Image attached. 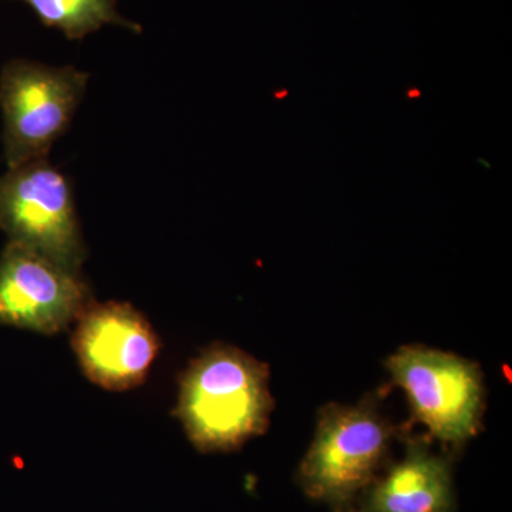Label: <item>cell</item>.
<instances>
[{
    "label": "cell",
    "instance_id": "obj_1",
    "mask_svg": "<svg viewBox=\"0 0 512 512\" xmlns=\"http://www.w3.org/2000/svg\"><path fill=\"white\" fill-rule=\"evenodd\" d=\"M274 400L266 363L215 343L195 357L180 379L174 416L201 453L232 451L264 434Z\"/></svg>",
    "mask_w": 512,
    "mask_h": 512
},
{
    "label": "cell",
    "instance_id": "obj_2",
    "mask_svg": "<svg viewBox=\"0 0 512 512\" xmlns=\"http://www.w3.org/2000/svg\"><path fill=\"white\" fill-rule=\"evenodd\" d=\"M89 74L76 67L12 60L0 73L3 153L8 168L49 158L86 94Z\"/></svg>",
    "mask_w": 512,
    "mask_h": 512
},
{
    "label": "cell",
    "instance_id": "obj_3",
    "mask_svg": "<svg viewBox=\"0 0 512 512\" xmlns=\"http://www.w3.org/2000/svg\"><path fill=\"white\" fill-rule=\"evenodd\" d=\"M0 229L9 242L82 274L86 247L72 184L49 158L8 168L0 177Z\"/></svg>",
    "mask_w": 512,
    "mask_h": 512
},
{
    "label": "cell",
    "instance_id": "obj_4",
    "mask_svg": "<svg viewBox=\"0 0 512 512\" xmlns=\"http://www.w3.org/2000/svg\"><path fill=\"white\" fill-rule=\"evenodd\" d=\"M390 430L372 404H330L299 467V483L313 500L343 507L375 477Z\"/></svg>",
    "mask_w": 512,
    "mask_h": 512
},
{
    "label": "cell",
    "instance_id": "obj_5",
    "mask_svg": "<svg viewBox=\"0 0 512 512\" xmlns=\"http://www.w3.org/2000/svg\"><path fill=\"white\" fill-rule=\"evenodd\" d=\"M386 367L409 397L416 419L437 439L458 444L477 434L484 387L476 363L424 346H403Z\"/></svg>",
    "mask_w": 512,
    "mask_h": 512
},
{
    "label": "cell",
    "instance_id": "obj_6",
    "mask_svg": "<svg viewBox=\"0 0 512 512\" xmlns=\"http://www.w3.org/2000/svg\"><path fill=\"white\" fill-rule=\"evenodd\" d=\"M92 301L82 274L8 241L0 255V325L57 335Z\"/></svg>",
    "mask_w": 512,
    "mask_h": 512
},
{
    "label": "cell",
    "instance_id": "obj_7",
    "mask_svg": "<svg viewBox=\"0 0 512 512\" xmlns=\"http://www.w3.org/2000/svg\"><path fill=\"white\" fill-rule=\"evenodd\" d=\"M146 316L127 302H90L74 322L72 348L84 376L110 392L146 382L160 353Z\"/></svg>",
    "mask_w": 512,
    "mask_h": 512
},
{
    "label": "cell",
    "instance_id": "obj_8",
    "mask_svg": "<svg viewBox=\"0 0 512 512\" xmlns=\"http://www.w3.org/2000/svg\"><path fill=\"white\" fill-rule=\"evenodd\" d=\"M453 481L444 458L410 447L406 457L373 485L365 512H450Z\"/></svg>",
    "mask_w": 512,
    "mask_h": 512
},
{
    "label": "cell",
    "instance_id": "obj_9",
    "mask_svg": "<svg viewBox=\"0 0 512 512\" xmlns=\"http://www.w3.org/2000/svg\"><path fill=\"white\" fill-rule=\"evenodd\" d=\"M35 12L47 28H56L70 40H80L106 25H117L134 33L141 26L124 19L117 10L119 0H19Z\"/></svg>",
    "mask_w": 512,
    "mask_h": 512
},
{
    "label": "cell",
    "instance_id": "obj_10",
    "mask_svg": "<svg viewBox=\"0 0 512 512\" xmlns=\"http://www.w3.org/2000/svg\"><path fill=\"white\" fill-rule=\"evenodd\" d=\"M338 512H365V511H355V510H350V508L339 507Z\"/></svg>",
    "mask_w": 512,
    "mask_h": 512
},
{
    "label": "cell",
    "instance_id": "obj_11",
    "mask_svg": "<svg viewBox=\"0 0 512 512\" xmlns=\"http://www.w3.org/2000/svg\"><path fill=\"white\" fill-rule=\"evenodd\" d=\"M420 92L417 89H412V92L409 93V97H419Z\"/></svg>",
    "mask_w": 512,
    "mask_h": 512
}]
</instances>
